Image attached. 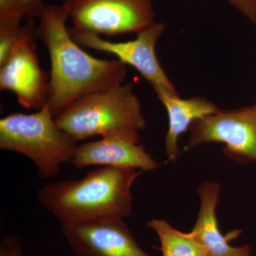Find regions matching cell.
<instances>
[{
    "label": "cell",
    "instance_id": "e0dca14e",
    "mask_svg": "<svg viewBox=\"0 0 256 256\" xmlns=\"http://www.w3.org/2000/svg\"><path fill=\"white\" fill-rule=\"evenodd\" d=\"M188 1V0H186ZM201 1V0H192ZM242 16L256 24V4L254 0H226Z\"/></svg>",
    "mask_w": 256,
    "mask_h": 256
},
{
    "label": "cell",
    "instance_id": "6da1fadb",
    "mask_svg": "<svg viewBox=\"0 0 256 256\" xmlns=\"http://www.w3.org/2000/svg\"><path fill=\"white\" fill-rule=\"evenodd\" d=\"M38 20L37 38L48 50L50 62L47 105L54 117L84 96L124 82L126 64L95 58L74 41L62 5L45 4Z\"/></svg>",
    "mask_w": 256,
    "mask_h": 256
},
{
    "label": "cell",
    "instance_id": "ba28073f",
    "mask_svg": "<svg viewBox=\"0 0 256 256\" xmlns=\"http://www.w3.org/2000/svg\"><path fill=\"white\" fill-rule=\"evenodd\" d=\"M36 38V28L18 44L0 66V89L12 92L24 108L38 110L48 101V79L40 66Z\"/></svg>",
    "mask_w": 256,
    "mask_h": 256
},
{
    "label": "cell",
    "instance_id": "9c48e42d",
    "mask_svg": "<svg viewBox=\"0 0 256 256\" xmlns=\"http://www.w3.org/2000/svg\"><path fill=\"white\" fill-rule=\"evenodd\" d=\"M62 230L74 256H153L140 246L124 218L62 226Z\"/></svg>",
    "mask_w": 256,
    "mask_h": 256
},
{
    "label": "cell",
    "instance_id": "8992f818",
    "mask_svg": "<svg viewBox=\"0 0 256 256\" xmlns=\"http://www.w3.org/2000/svg\"><path fill=\"white\" fill-rule=\"evenodd\" d=\"M188 149L207 143L224 144L223 152L238 164L256 162V102L222 110L192 124Z\"/></svg>",
    "mask_w": 256,
    "mask_h": 256
},
{
    "label": "cell",
    "instance_id": "8fae6325",
    "mask_svg": "<svg viewBox=\"0 0 256 256\" xmlns=\"http://www.w3.org/2000/svg\"><path fill=\"white\" fill-rule=\"evenodd\" d=\"M168 112L169 126L165 137V151L168 161L174 162L180 156L178 143L192 124L220 110L214 102L203 96L182 98L178 92L153 88Z\"/></svg>",
    "mask_w": 256,
    "mask_h": 256
},
{
    "label": "cell",
    "instance_id": "ffe728a7",
    "mask_svg": "<svg viewBox=\"0 0 256 256\" xmlns=\"http://www.w3.org/2000/svg\"></svg>",
    "mask_w": 256,
    "mask_h": 256
},
{
    "label": "cell",
    "instance_id": "d6986e66",
    "mask_svg": "<svg viewBox=\"0 0 256 256\" xmlns=\"http://www.w3.org/2000/svg\"><path fill=\"white\" fill-rule=\"evenodd\" d=\"M254 2H255V3H256V0H254Z\"/></svg>",
    "mask_w": 256,
    "mask_h": 256
},
{
    "label": "cell",
    "instance_id": "4fadbf2b",
    "mask_svg": "<svg viewBox=\"0 0 256 256\" xmlns=\"http://www.w3.org/2000/svg\"><path fill=\"white\" fill-rule=\"evenodd\" d=\"M160 239L156 248L162 256H208L206 250L190 233L174 228L166 220L154 218L146 224Z\"/></svg>",
    "mask_w": 256,
    "mask_h": 256
},
{
    "label": "cell",
    "instance_id": "7c38bea8",
    "mask_svg": "<svg viewBox=\"0 0 256 256\" xmlns=\"http://www.w3.org/2000/svg\"><path fill=\"white\" fill-rule=\"evenodd\" d=\"M198 193L201 206L191 234L204 248L208 256H252L248 245L232 246L228 242L232 238L220 232L216 210L220 200V185L204 182L198 188Z\"/></svg>",
    "mask_w": 256,
    "mask_h": 256
},
{
    "label": "cell",
    "instance_id": "5b68a950",
    "mask_svg": "<svg viewBox=\"0 0 256 256\" xmlns=\"http://www.w3.org/2000/svg\"><path fill=\"white\" fill-rule=\"evenodd\" d=\"M72 28L104 36L136 33L156 22L152 0H65Z\"/></svg>",
    "mask_w": 256,
    "mask_h": 256
},
{
    "label": "cell",
    "instance_id": "30bf717a",
    "mask_svg": "<svg viewBox=\"0 0 256 256\" xmlns=\"http://www.w3.org/2000/svg\"><path fill=\"white\" fill-rule=\"evenodd\" d=\"M70 162L76 168L112 166L142 172L152 171L158 166L141 144L139 131L130 128L117 130L98 140L79 144Z\"/></svg>",
    "mask_w": 256,
    "mask_h": 256
},
{
    "label": "cell",
    "instance_id": "52a82bcc",
    "mask_svg": "<svg viewBox=\"0 0 256 256\" xmlns=\"http://www.w3.org/2000/svg\"><path fill=\"white\" fill-rule=\"evenodd\" d=\"M165 30L164 24L156 22L138 32L134 40L114 42L104 40L92 32L68 28L72 38L80 46L116 56L122 63L136 68L152 88L178 92L165 73L156 54V44Z\"/></svg>",
    "mask_w": 256,
    "mask_h": 256
},
{
    "label": "cell",
    "instance_id": "2e32d148",
    "mask_svg": "<svg viewBox=\"0 0 256 256\" xmlns=\"http://www.w3.org/2000/svg\"><path fill=\"white\" fill-rule=\"evenodd\" d=\"M0 256H24L18 234H10L2 239L0 242Z\"/></svg>",
    "mask_w": 256,
    "mask_h": 256
},
{
    "label": "cell",
    "instance_id": "5bb4252c",
    "mask_svg": "<svg viewBox=\"0 0 256 256\" xmlns=\"http://www.w3.org/2000/svg\"><path fill=\"white\" fill-rule=\"evenodd\" d=\"M36 26L34 20H28L24 25L0 28V66L8 60L18 44Z\"/></svg>",
    "mask_w": 256,
    "mask_h": 256
},
{
    "label": "cell",
    "instance_id": "277c9868",
    "mask_svg": "<svg viewBox=\"0 0 256 256\" xmlns=\"http://www.w3.org/2000/svg\"><path fill=\"white\" fill-rule=\"evenodd\" d=\"M77 146L56 124L47 104L34 114L15 112L0 120V149L31 160L40 178L58 175L62 165L73 160Z\"/></svg>",
    "mask_w": 256,
    "mask_h": 256
},
{
    "label": "cell",
    "instance_id": "9a60e30c",
    "mask_svg": "<svg viewBox=\"0 0 256 256\" xmlns=\"http://www.w3.org/2000/svg\"><path fill=\"white\" fill-rule=\"evenodd\" d=\"M25 16L20 0H0V28L21 24Z\"/></svg>",
    "mask_w": 256,
    "mask_h": 256
},
{
    "label": "cell",
    "instance_id": "3957f363",
    "mask_svg": "<svg viewBox=\"0 0 256 256\" xmlns=\"http://www.w3.org/2000/svg\"><path fill=\"white\" fill-rule=\"evenodd\" d=\"M54 120L76 142L117 130L140 131L146 126L140 100L130 82L84 96L58 112Z\"/></svg>",
    "mask_w": 256,
    "mask_h": 256
},
{
    "label": "cell",
    "instance_id": "7a4b0ae2",
    "mask_svg": "<svg viewBox=\"0 0 256 256\" xmlns=\"http://www.w3.org/2000/svg\"><path fill=\"white\" fill-rule=\"evenodd\" d=\"M143 172L100 166L76 180L50 182L37 192L38 203L62 226L132 214V186Z\"/></svg>",
    "mask_w": 256,
    "mask_h": 256
},
{
    "label": "cell",
    "instance_id": "ac0fdd59",
    "mask_svg": "<svg viewBox=\"0 0 256 256\" xmlns=\"http://www.w3.org/2000/svg\"><path fill=\"white\" fill-rule=\"evenodd\" d=\"M24 10L25 16L28 20L38 18L45 4L44 0H20Z\"/></svg>",
    "mask_w": 256,
    "mask_h": 256
}]
</instances>
